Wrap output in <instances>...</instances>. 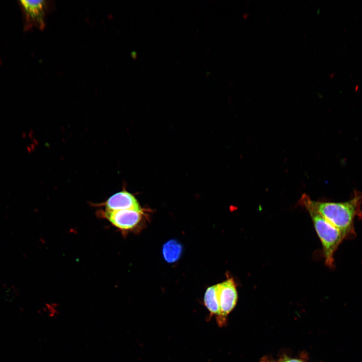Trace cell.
Listing matches in <instances>:
<instances>
[{
  "mask_svg": "<svg viewBox=\"0 0 362 362\" xmlns=\"http://www.w3.org/2000/svg\"><path fill=\"white\" fill-rule=\"evenodd\" d=\"M305 197L312 207L340 232L343 239L354 237V219L357 216L362 218V195L357 193L348 201L337 203L314 201L306 194Z\"/></svg>",
  "mask_w": 362,
  "mask_h": 362,
  "instance_id": "6da1fadb",
  "label": "cell"
},
{
  "mask_svg": "<svg viewBox=\"0 0 362 362\" xmlns=\"http://www.w3.org/2000/svg\"><path fill=\"white\" fill-rule=\"evenodd\" d=\"M299 204L308 211L312 220L316 233L322 243L325 262L329 267L334 265V255L344 239L340 232L322 217L307 201L303 194Z\"/></svg>",
  "mask_w": 362,
  "mask_h": 362,
  "instance_id": "7a4b0ae2",
  "label": "cell"
},
{
  "mask_svg": "<svg viewBox=\"0 0 362 362\" xmlns=\"http://www.w3.org/2000/svg\"><path fill=\"white\" fill-rule=\"evenodd\" d=\"M19 5L24 18L25 31L33 27L41 30L45 26V18L52 8V1H20Z\"/></svg>",
  "mask_w": 362,
  "mask_h": 362,
  "instance_id": "3957f363",
  "label": "cell"
},
{
  "mask_svg": "<svg viewBox=\"0 0 362 362\" xmlns=\"http://www.w3.org/2000/svg\"><path fill=\"white\" fill-rule=\"evenodd\" d=\"M217 290L220 308V316L217 320L218 325L222 326L236 304L238 299L236 285L232 278H228L217 284Z\"/></svg>",
  "mask_w": 362,
  "mask_h": 362,
  "instance_id": "277c9868",
  "label": "cell"
},
{
  "mask_svg": "<svg viewBox=\"0 0 362 362\" xmlns=\"http://www.w3.org/2000/svg\"><path fill=\"white\" fill-rule=\"evenodd\" d=\"M102 214L114 226L122 231H128L136 228L143 217L142 210H104Z\"/></svg>",
  "mask_w": 362,
  "mask_h": 362,
  "instance_id": "5b68a950",
  "label": "cell"
},
{
  "mask_svg": "<svg viewBox=\"0 0 362 362\" xmlns=\"http://www.w3.org/2000/svg\"><path fill=\"white\" fill-rule=\"evenodd\" d=\"M103 205L105 210L110 211L124 210H142L136 198L125 190L116 193L110 196Z\"/></svg>",
  "mask_w": 362,
  "mask_h": 362,
  "instance_id": "8992f818",
  "label": "cell"
},
{
  "mask_svg": "<svg viewBox=\"0 0 362 362\" xmlns=\"http://www.w3.org/2000/svg\"><path fill=\"white\" fill-rule=\"evenodd\" d=\"M205 306L210 312V316L215 315L218 319L220 316L217 284L208 287L204 297Z\"/></svg>",
  "mask_w": 362,
  "mask_h": 362,
  "instance_id": "52a82bcc",
  "label": "cell"
},
{
  "mask_svg": "<svg viewBox=\"0 0 362 362\" xmlns=\"http://www.w3.org/2000/svg\"><path fill=\"white\" fill-rule=\"evenodd\" d=\"M182 251L180 244L175 240L166 242L162 248V254L166 261L174 262L180 257Z\"/></svg>",
  "mask_w": 362,
  "mask_h": 362,
  "instance_id": "ba28073f",
  "label": "cell"
},
{
  "mask_svg": "<svg viewBox=\"0 0 362 362\" xmlns=\"http://www.w3.org/2000/svg\"><path fill=\"white\" fill-rule=\"evenodd\" d=\"M280 362H304V361H303L301 359H296V358H292L288 357L287 356H285L281 359Z\"/></svg>",
  "mask_w": 362,
  "mask_h": 362,
  "instance_id": "9c48e42d",
  "label": "cell"
},
{
  "mask_svg": "<svg viewBox=\"0 0 362 362\" xmlns=\"http://www.w3.org/2000/svg\"><path fill=\"white\" fill-rule=\"evenodd\" d=\"M262 362H277V361L270 360L267 358H263L262 359Z\"/></svg>",
  "mask_w": 362,
  "mask_h": 362,
  "instance_id": "30bf717a",
  "label": "cell"
}]
</instances>
